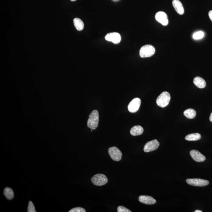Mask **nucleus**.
<instances>
[{
	"mask_svg": "<svg viewBox=\"0 0 212 212\" xmlns=\"http://www.w3.org/2000/svg\"><path fill=\"white\" fill-rule=\"evenodd\" d=\"M99 113L97 110H94L89 115L87 122V126L92 130L96 129L99 124Z\"/></svg>",
	"mask_w": 212,
	"mask_h": 212,
	"instance_id": "nucleus-1",
	"label": "nucleus"
},
{
	"mask_svg": "<svg viewBox=\"0 0 212 212\" xmlns=\"http://www.w3.org/2000/svg\"><path fill=\"white\" fill-rule=\"evenodd\" d=\"M170 100V94L168 92H164L157 97L156 103L159 107L164 108L168 105Z\"/></svg>",
	"mask_w": 212,
	"mask_h": 212,
	"instance_id": "nucleus-2",
	"label": "nucleus"
},
{
	"mask_svg": "<svg viewBox=\"0 0 212 212\" xmlns=\"http://www.w3.org/2000/svg\"><path fill=\"white\" fill-rule=\"evenodd\" d=\"M155 52V49L151 45L143 46L140 50V55L142 58H149L153 56Z\"/></svg>",
	"mask_w": 212,
	"mask_h": 212,
	"instance_id": "nucleus-3",
	"label": "nucleus"
},
{
	"mask_svg": "<svg viewBox=\"0 0 212 212\" xmlns=\"http://www.w3.org/2000/svg\"><path fill=\"white\" fill-rule=\"evenodd\" d=\"M92 182L96 186L104 185L108 182L107 176L101 174H97L92 177L91 179Z\"/></svg>",
	"mask_w": 212,
	"mask_h": 212,
	"instance_id": "nucleus-4",
	"label": "nucleus"
},
{
	"mask_svg": "<svg viewBox=\"0 0 212 212\" xmlns=\"http://www.w3.org/2000/svg\"><path fill=\"white\" fill-rule=\"evenodd\" d=\"M108 152L110 157L114 161H118L122 160V153L117 147H110L108 149Z\"/></svg>",
	"mask_w": 212,
	"mask_h": 212,
	"instance_id": "nucleus-5",
	"label": "nucleus"
},
{
	"mask_svg": "<svg viewBox=\"0 0 212 212\" xmlns=\"http://www.w3.org/2000/svg\"><path fill=\"white\" fill-rule=\"evenodd\" d=\"M141 104L140 99L139 98H135L129 103L128 106V109L130 112L135 113L138 111Z\"/></svg>",
	"mask_w": 212,
	"mask_h": 212,
	"instance_id": "nucleus-6",
	"label": "nucleus"
},
{
	"mask_svg": "<svg viewBox=\"0 0 212 212\" xmlns=\"http://www.w3.org/2000/svg\"><path fill=\"white\" fill-rule=\"evenodd\" d=\"M186 181L190 185L198 187H203L209 184L208 181L198 178L187 179Z\"/></svg>",
	"mask_w": 212,
	"mask_h": 212,
	"instance_id": "nucleus-7",
	"label": "nucleus"
},
{
	"mask_svg": "<svg viewBox=\"0 0 212 212\" xmlns=\"http://www.w3.org/2000/svg\"><path fill=\"white\" fill-rule=\"evenodd\" d=\"M160 143L157 140L149 141L147 143L144 147L143 150L145 152L149 153L156 150L158 148Z\"/></svg>",
	"mask_w": 212,
	"mask_h": 212,
	"instance_id": "nucleus-8",
	"label": "nucleus"
},
{
	"mask_svg": "<svg viewBox=\"0 0 212 212\" xmlns=\"http://www.w3.org/2000/svg\"><path fill=\"white\" fill-rule=\"evenodd\" d=\"M105 39L107 41L112 42L115 44H118L121 41V37L118 33H110L106 35Z\"/></svg>",
	"mask_w": 212,
	"mask_h": 212,
	"instance_id": "nucleus-9",
	"label": "nucleus"
},
{
	"mask_svg": "<svg viewBox=\"0 0 212 212\" xmlns=\"http://www.w3.org/2000/svg\"><path fill=\"white\" fill-rule=\"evenodd\" d=\"M155 19L157 22L164 26L168 25V16L163 12H159L156 13Z\"/></svg>",
	"mask_w": 212,
	"mask_h": 212,
	"instance_id": "nucleus-10",
	"label": "nucleus"
},
{
	"mask_svg": "<svg viewBox=\"0 0 212 212\" xmlns=\"http://www.w3.org/2000/svg\"><path fill=\"white\" fill-rule=\"evenodd\" d=\"M190 154L193 160L196 162H203L206 160L205 156L198 150H192L190 152Z\"/></svg>",
	"mask_w": 212,
	"mask_h": 212,
	"instance_id": "nucleus-11",
	"label": "nucleus"
},
{
	"mask_svg": "<svg viewBox=\"0 0 212 212\" xmlns=\"http://www.w3.org/2000/svg\"><path fill=\"white\" fill-rule=\"evenodd\" d=\"M139 200L141 203L147 205L154 204L156 202V200L152 197L145 195L140 196Z\"/></svg>",
	"mask_w": 212,
	"mask_h": 212,
	"instance_id": "nucleus-12",
	"label": "nucleus"
},
{
	"mask_svg": "<svg viewBox=\"0 0 212 212\" xmlns=\"http://www.w3.org/2000/svg\"><path fill=\"white\" fill-rule=\"evenodd\" d=\"M172 5L174 9L180 15H183L184 13V9L182 4L179 0H173L172 2Z\"/></svg>",
	"mask_w": 212,
	"mask_h": 212,
	"instance_id": "nucleus-13",
	"label": "nucleus"
},
{
	"mask_svg": "<svg viewBox=\"0 0 212 212\" xmlns=\"http://www.w3.org/2000/svg\"><path fill=\"white\" fill-rule=\"evenodd\" d=\"M144 131L143 128L140 125H136L132 128L130 133L132 135L137 136L141 135Z\"/></svg>",
	"mask_w": 212,
	"mask_h": 212,
	"instance_id": "nucleus-14",
	"label": "nucleus"
},
{
	"mask_svg": "<svg viewBox=\"0 0 212 212\" xmlns=\"http://www.w3.org/2000/svg\"><path fill=\"white\" fill-rule=\"evenodd\" d=\"M193 83L194 85L200 88H205L206 85V81L200 77H195L194 79Z\"/></svg>",
	"mask_w": 212,
	"mask_h": 212,
	"instance_id": "nucleus-15",
	"label": "nucleus"
},
{
	"mask_svg": "<svg viewBox=\"0 0 212 212\" xmlns=\"http://www.w3.org/2000/svg\"><path fill=\"white\" fill-rule=\"evenodd\" d=\"M74 23L76 29L78 31H82L83 29L84 24L82 20L78 18H76L74 19Z\"/></svg>",
	"mask_w": 212,
	"mask_h": 212,
	"instance_id": "nucleus-16",
	"label": "nucleus"
},
{
	"mask_svg": "<svg viewBox=\"0 0 212 212\" xmlns=\"http://www.w3.org/2000/svg\"><path fill=\"white\" fill-rule=\"evenodd\" d=\"M201 136L199 133H193V134H189L186 136L185 139L186 140L189 141H197L200 139Z\"/></svg>",
	"mask_w": 212,
	"mask_h": 212,
	"instance_id": "nucleus-17",
	"label": "nucleus"
},
{
	"mask_svg": "<svg viewBox=\"0 0 212 212\" xmlns=\"http://www.w3.org/2000/svg\"><path fill=\"white\" fill-rule=\"evenodd\" d=\"M184 115L188 119H192L195 117L196 113L195 110L189 108L183 112Z\"/></svg>",
	"mask_w": 212,
	"mask_h": 212,
	"instance_id": "nucleus-18",
	"label": "nucleus"
},
{
	"mask_svg": "<svg viewBox=\"0 0 212 212\" xmlns=\"http://www.w3.org/2000/svg\"><path fill=\"white\" fill-rule=\"evenodd\" d=\"M4 194L7 199L11 200L14 197V193L12 189L9 187H6L4 189Z\"/></svg>",
	"mask_w": 212,
	"mask_h": 212,
	"instance_id": "nucleus-19",
	"label": "nucleus"
},
{
	"mask_svg": "<svg viewBox=\"0 0 212 212\" xmlns=\"http://www.w3.org/2000/svg\"><path fill=\"white\" fill-rule=\"evenodd\" d=\"M204 36V33L202 31H199L193 34V38L195 40H199L203 38Z\"/></svg>",
	"mask_w": 212,
	"mask_h": 212,
	"instance_id": "nucleus-20",
	"label": "nucleus"
},
{
	"mask_svg": "<svg viewBox=\"0 0 212 212\" xmlns=\"http://www.w3.org/2000/svg\"><path fill=\"white\" fill-rule=\"evenodd\" d=\"M28 212H36L33 203H32V201H30L28 203Z\"/></svg>",
	"mask_w": 212,
	"mask_h": 212,
	"instance_id": "nucleus-21",
	"label": "nucleus"
},
{
	"mask_svg": "<svg viewBox=\"0 0 212 212\" xmlns=\"http://www.w3.org/2000/svg\"><path fill=\"white\" fill-rule=\"evenodd\" d=\"M85 209L82 207H76L71 209L69 212H85Z\"/></svg>",
	"mask_w": 212,
	"mask_h": 212,
	"instance_id": "nucleus-22",
	"label": "nucleus"
},
{
	"mask_svg": "<svg viewBox=\"0 0 212 212\" xmlns=\"http://www.w3.org/2000/svg\"><path fill=\"white\" fill-rule=\"evenodd\" d=\"M118 212H131V210L123 206L118 207L117 209Z\"/></svg>",
	"mask_w": 212,
	"mask_h": 212,
	"instance_id": "nucleus-23",
	"label": "nucleus"
},
{
	"mask_svg": "<svg viewBox=\"0 0 212 212\" xmlns=\"http://www.w3.org/2000/svg\"><path fill=\"white\" fill-rule=\"evenodd\" d=\"M209 18L212 22V10H210L209 12Z\"/></svg>",
	"mask_w": 212,
	"mask_h": 212,
	"instance_id": "nucleus-24",
	"label": "nucleus"
},
{
	"mask_svg": "<svg viewBox=\"0 0 212 212\" xmlns=\"http://www.w3.org/2000/svg\"><path fill=\"white\" fill-rule=\"evenodd\" d=\"M209 120H210V122H212V112L211 113V114H210V118H209Z\"/></svg>",
	"mask_w": 212,
	"mask_h": 212,
	"instance_id": "nucleus-25",
	"label": "nucleus"
},
{
	"mask_svg": "<svg viewBox=\"0 0 212 212\" xmlns=\"http://www.w3.org/2000/svg\"><path fill=\"white\" fill-rule=\"evenodd\" d=\"M202 212V210H196L195 211V212Z\"/></svg>",
	"mask_w": 212,
	"mask_h": 212,
	"instance_id": "nucleus-26",
	"label": "nucleus"
},
{
	"mask_svg": "<svg viewBox=\"0 0 212 212\" xmlns=\"http://www.w3.org/2000/svg\"><path fill=\"white\" fill-rule=\"evenodd\" d=\"M70 1H76V0H70Z\"/></svg>",
	"mask_w": 212,
	"mask_h": 212,
	"instance_id": "nucleus-27",
	"label": "nucleus"
}]
</instances>
